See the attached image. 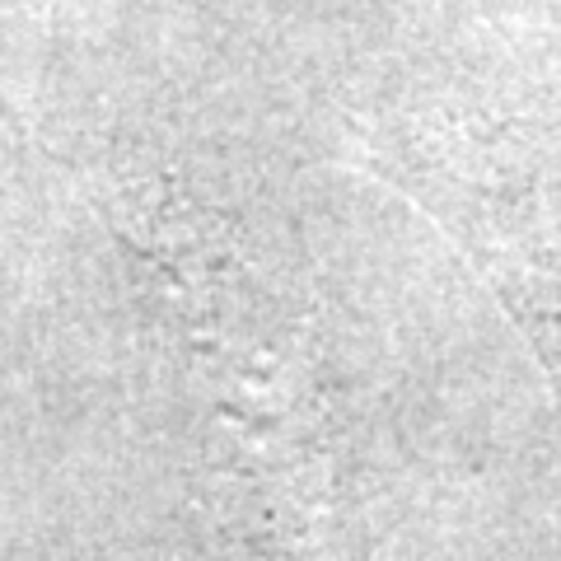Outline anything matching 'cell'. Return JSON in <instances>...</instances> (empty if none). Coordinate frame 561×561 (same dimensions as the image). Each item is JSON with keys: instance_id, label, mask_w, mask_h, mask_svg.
I'll return each instance as SVG.
<instances>
[{"instance_id": "cell-1", "label": "cell", "mask_w": 561, "mask_h": 561, "mask_svg": "<svg viewBox=\"0 0 561 561\" xmlns=\"http://www.w3.org/2000/svg\"><path fill=\"white\" fill-rule=\"evenodd\" d=\"M0 122H10V113H5V103H0Z\"/></svg>"}]
</instances>
